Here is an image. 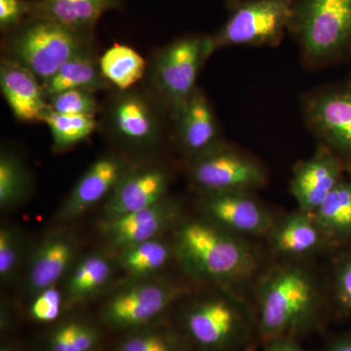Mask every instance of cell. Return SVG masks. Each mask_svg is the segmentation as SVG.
Instances as JSON below:
<instances>
[{"label":"cell","instance_id":"1","mask_svg":"<svg viewBox=\"0 0 351 351\" xmlns=\"http://www.w3.org/2000/svg\"><path fill=\"white\" fill-rule=\"evenodd\" d=\"M258 281L256 324L265 343L294 339L315 324L322 308V291L304 262L283 261Z\"/></svg>","mask_w":351,"mask_h":351},{"label":"cell","instance_id":"2","mask_svg":"<svg viewBox=\"0 0 351 351\" xmlns=\"http://www.w3.org/2000/svg\"><path fill=\"white\" fill-rule=\"evenodd\" d=\"M173 244L176 258L191 276L225 288L249 282L262 265L260 252L248 239L205 218L180 223Z\"/></svg>","mask_w":351,"mask_h":351},{"label":"cell","instance_id":"3","mask_svg":"<svg viewBox=\"0 0 351 351\" xmlns=\"http://www.w3.org/2000/svg\"><path fill=\"white\" fill-rule=\"evenodd\" d=\"M107 93L101 103L98 130L122 154H152L172 138L169 112L142 83Z\"/></svg>","mask_w":351,"mask_h":351},{"label":"cell","instance_id":"4","mask_svg":"<svg viewBox=\"0 0 351 351\" xmlns=\"http://www.w3.org/2000/svg\"><path fill=\"white\" fill-rule=\"evenodd\" d=\"M289 34L307 68L351 64V0H293Z\"/></svg>","mask_w":351,"mask_h":351},{"label":"cell","instance_id":"5","mask_svg":"<svg viewBox=\"0 0 351 351\" xmlns=\"http://www.w3.org/2000/svg\"><path fill=\"white\" fill-rule=\"evenodd\" d=\"M92 47H96L95 31L29 16L2 36L1 56L24 66L43 85L69 59Z\"/></svg>","mask_w":351,"mask_h":351},{"label":"cell","instance_id":"6","mask_svg":"<svg viewBox=\"0 0 351 351\" xmlns=\"http://www.w3.org/2000/svg\"><path fill=\"white\" fill-rule=\"evenodd\" d=\"M213 54L209 34H186L176 38L152 53L142 84L162 104L172 119L197 89L201 69Z\"/></svg>","mask_w":351,"mask_h":351},{"label":"cell","instance_id":"7","mask_svg":"<svg viewBox=\"0 0 351 351\" xmlns=\"http://www.w3.org/2000/svg\"><path fill=\"white\" fill-rule=\"evenodd\" d=\"M293 0H239L218 31L209 34L213 53L228 47H274L289 32Z\"/></svg>","mask_w":351,"mask_h":351},{"label":"cell","instance_id":"8","mask_svg":"<svg viewBox=\"0 0 351 351\" xmlns=\"http://www.w3.org/2000/svg\"><path fill=\"white\" fill-rule=\"evenodd\" d=\"M184 327L199 348L219 351L243 346L257 324L241 299L226 293L195 302L186 311Z\"/></svg>","mask_w":351,"mask_h":351},{"label":"cell","instance_id":"9","mask_svg":"<svg viewBox=\"0 0 351 351\" xmlns=\"http://www.w3.org/2000/svg\"><path fill=\"white\" fill-rule=\"evenodd\" d=\"M302 110L319 145L334 152L351 174V71L304 94Z\"/></svg>","mask_w":351,"mask_h":351},{"label":"cell","instance_id":"10","mask_svg":"<svg viewBox=\"0 0 351 351\" xmlns=\"http://www.w3.org/2000/svg\"><path fill=\"white\" fill-rule=\"evenodd\" d=\"M189 161V181L201 193H254L267 182L262 163L223 141Z\"/></svg>","mask_w":351,"mask_h":351},{"label":"cell","instance_id":"11","mask_svg":"<svg viewBox=\"0 0 351 351\" xmlns=\"http://www.w3.org/2000/svg\"><path fill=\"white\" fill-rule=\"evenodd\" d=\"M201 195L203 218L244 239L267 237L276 221L274 215L253 193L230 191Z\"/></svg>","mask_w":351,"mask_h":351},{"label":"cell","instance_id":"12","mask_svg":"<svg viewBox=\"0 0 351 351\" xmlns=\"http://www.w3.org/2000/svg\"><path fill=\"white\" fill-rule=\"evenodd\" d=\"M171 176L152 161L134 162L104 205V219L117 218L154 206L169 195Z\"/></svg>","mask_w":351,"mask_h":351},{"label":"cell","instance_id":"13","mask_svg":"<svg viewBox=\"0 0 351 351\" xmlns=\"http://www.w3.org/2000/svg\"><path fill=\"white\" fill-rule=\"evenodd\" d=\"M182 288L171 283H143L120 291L101 309V319L113 328L141 326L169 308Z\"/></svg>","mask_w":351,"mask_h":351},{"label":"cell","instance_id":"14","mask_svg":"<svg viewBox=\"0 0 351 351\" xmlns=\"http://www.w3.org/2000/svg\"><path fill=\"white\" fill-rule=\"evenodd\" d=\"M122 152H112L99 156L85 170L60 208V221L82 216L103 200H107L120 180L133 165Z\"/></svg>","mask_w":351,"mask_h":351},{"label":"cell","instance_id":"15","mask_svg":"<svg viewBox=\"0 0 351 351\" xmlns=\"http://www.w3.org/2000/svg\"><path fill=\"white\" fill-rule=\"evenodd\" d=\"M182 212L181 201L169 195L154 206L104 219L101 233L110 247L121 251L133 245L159 239L171 226L179 225Z\"/></svg>","mask_w":351,"mask_h":351},{"label":"cell","instance_id":"16","mask_svg":"<svg viewBox=\"0 0 351 351\" xmlns=\"http://www.w3.org/2000/svg\"><path fill=\"white\" fill-rule=\"evenodd\" d=\"M345 165L338 156L319 145L313 156L295 166L290 191L298 209L313 213L334 189L345 179Z\"/></svg>","mask_w":351,"mask_h":351},{"label":"cell","instance_id":"17","mask_svg":"<svg viewBox=\"0 0 351 351\" xmlns=\"http://www.w3.org/2000/svg\"><path fill=\"white\" fill-rule=\"evenodd\" d=\"M172 140L189 159L223 141L213 106L199 87L173 115Z\"/></svg>","mask_w":351,"mask_h":351},{"label":"cell","instance_id":"18","mask_svg":"<svg viewBox=\"0 0 351 351\" xmlns=\"http://www.w3.org/2000/svg\"><path fill=\"white\" fill-rule=\"evenodd\" d=\"M267 239L272 252L284 261L304 262L337 249L321 230L313 214L299 209L276 219Z\"/></svg>","mask_w":351,"mask_h":351},{"label":"cell","instance_id":"19","mask_svg":"<svg viewBox=\"0 0 351 351\" xmlns=\"http://www.w3.org/2000/svg\"><path fill=\"white\" fill-rule=\"evenodd\" d=\"M0 88L13 117L19 122H41L49 110L43 85L31 71L1 56Z\"/></svg>","mask_w":351,"mask_h":351},{"label":"cell","instance_id":"20","mask_svg":"<svg viewBox=\"0 0 351 351\" xmlns=\"http://www.w3.org/2000/svg\"><path fill=\"white\" fill-rule=\"evenodd\" d=\"M77 242L73 235L57 232L44 239L32 255L27 274V288L36 295L56 285L73 262Z\"/></svg>","mask_w":351,"mask_h":351},{"label":"cell","instance_id":"21","mask_svg":"<svg viewBox=\"0 0 351 351\" xmlns=\"http://www.w3.org/2000/svg\"><path fill=\"white\" fill-rule=\"evenodd\" d=\"M122 7V0H31L29 16L54 21L73 29L95 31L104 14Z\"/></svg>","mask_w":351,"mask_h":351},{"label":"cell","instance_id":"22","mask_svg":"<svg viewBox=\"0 0 351 351\" xmlns=\"http://www.w3.org/2000/svg\"><path fill=\"white\" fill-rule=\"evenodd\" d=\"M46 99L69 90H87L98 94L112 90L100 68V56L96 47L76 54L60 68L50 80L43 84Z\"/></svg>","mask_w":351,"mask_h":351},{"label":"cell","instance_id":"23","mask_svg":"<svg viewBox=\"0 0 351 351\" xmlns=\"http://www.w3.org/2000/svg\"><path fill=\"white\" fill-rule=\"evenodd\" d=\"M313 214L336 248L351 243V178H345Z\"/></svg>","mask_w":351,"mask_h":351},{"label":"cell","instance_id":"24","mask_svg":"<svg viewBox=\"0 0 351 351\" xmlns=\"http://www.w3.org/2000/svg\"><path fill=\"white\" fill-rule=\"evenodd\" d=\"M100 68L112 89L128 90L144 80L147 60L124 44H113L100 56Z\"/></svg>","mask_w":351,"mask_h":351},{"label":"cell","instance_id":"25","mask_svg":"<svg viewBox=\"0 0 351 351\" xmlns=\"http://www.w3.org/2000/svg\"><path fill=\"white\" fill-rule=\"evenodd\" d=\"M112 274V265L104 256L94 254L83 258L68 277L66 301L73 304L89 299L108 282Z\"/></svg>","mask_w":351,"mask_h":351},{"label":"cell","instance_id":"26","mask_svg":"<svg viewBox=\"0 0 351 351\" xmlns=\"http://www.w3.org/2000/svg\"><path fill=\"white\" fill-rule=\"evenodd\" d=\"M32 179L27 164L12 147H3L0 154V207L10 209L31 195Z\"/></svg>","mask_w":351,"mask_h":351},{"label":"cell","instance_id":"27","mask_svg":"<svg viewBox=\"0 0 351 351\" xmlns=\"http://www.w3.org/2000/svg\"><path fill=\"white\" fill-rule=\"evenodd\" d=\"M174 257V244L156 239L123 249L120 251L119 261L128 274L145 276L163 269Z\"/></svg>","mask_w":351,"mask_h":351},{"label":"cell","instance_id":"28","mask_svg":"<svg viewBox=\"0 0 351 351\" xmlns=\"http://www.w3.org/2000/svg\"><path fill=\"white\" fill-rule=\"evenodd\" d=\"M43 123L49 128L55 151L66 152L89 138L98 130L97 117L84 115L62 114L47 110Z\"/></svg>","mask_w":351,"mask_h":351},{"label":"cell","instance_id":"29","mask_svg":"<svg viewBox=\"0 0 351 351\" xmlns=\"http://www.w3.org/2000/svg\"><path fill=\"white\" fill-rule=\"evenodd\" d=\"M98 341L93 327L80 321L64 323L53 332L50 351H92Z\"/></svg>","mask_w":351,"mask_h":351},{"label":"cell","instance_id":"30","mask_svg":"<svg viewBox=\"0 0 351 351\" xmlns=\"http://www.w3.org/2000/svg\"><path fill=\"white\" fill-rule=\"evenodd\" d=\"M96 95L87 90H69L50 97L48 105L51 110L62 114L97 117L100 115L101 103Z\"/></svg>","mask_w":351,"mask_h":351},{"label":"cell","instance_id":"31","mask_svg":"<svg viewBox=\"0 0 351 351\" xmlns=\"http://www.w3.org/2000/svg\"><path fill=\"white\" fill-rule=\"evenodd\" d=\"M341 249L332 271V298L341 313L351 315V243Z\"/></svg>","mask_w":351,"mask_h":351},{"label":"cell","instance_id":"32","mask_svg":"<svg viewBox=\"0 0 351 351\" xmlns=\"http://www.w3.org/2000/svg\"><path fill=\"white\" fill-rule=\"evenodd\" d=\"M24 251L20 232L10 226L0 228V278L2 283L11 282L17 274Z\"/></svg>","mask_w":351,"mask_h":351},{"label":"cell","instance_id":"33","mask_svg":"<svg viewBox=\"0 0 351 351\" xmlns=\"http://www.w3.org/2000/svg\"><path fill=\"white\" fill-rule=\"evenodd\" d=\"M34 295L29 308L32 319L39 323H50L59 318L64 297L56 285L44 289Z\"/></svg>","mask_w":351,"mask_h":351},{"label":"cell","instance_id":"34","mask_svg":"<svg viewBox=\"0 0 351 351\" xmlns=\"http://www.w3.org/2000/svg\"><path fill=\"white\" fill-rule=\"evenodd\" d=\"M119 351H180L177 343L160 332L134 335L122 341Z\"/></svg>","mask_w":351,"mask_h":351},{"label":"cell","instance_id":"35","mask_svg":"<svg viewBox=\"0 0 351 351\" xmlns=\"http://www.w3.org/2000/svg\"><path fill=\"white\" fill-rule=\"evenodd\" d=\"M31 15V0H0V29L12 31Z\"/></svg>","mask_w":351,"mask_h":351},{"label":"cell","instance_id":"36","mask_svg":"<svg viewBox=\"0 0 351 351\" xmlns=\"http://www.w3.org/2000/svg\"><path fill=\"white\" fill-rule=\"evenodd\" d=\"M263 351H306L293 338H280L267 341Z\"/></svg>","mask_w":351,"mask_h":351},{"label":"cell","instance_id":"37","mask_svg":"<svg viewBox=\"0 0 351 351\" xmlns=\"http://www.w3.org/2000/svg\"><path fill=\"white\" fill-rule=\"evenodd\" d=\"M327 351H351V332L335 339Z\"/></svg>","mask_w":351,"mask_h":351},{"label":"cell","instance_id":"38","mask_svg":"<svg viewBox=\"0 0 351 351\" xmlns=\"http://www.w3.org/2000/svg\"><path fill=\"white\" fill-rule=\"evenodd\" d=\"M239 0H223V2H225L226 8L228 9V10H230V9L232 8L233 6L235 5V4L239 2Z\"/></svg>","mask_w":351,"mask_h":351},{"label":"cell","instance_id":"39","mask_svg":"<svg viewBox=\"0 0 351 351\" xmlns=\"http://www.w3.org/2000/svg\"><path fill=\"white\" fill-rule=\"evenodd\" d=\"M0 351H12V350H10V348H2V350Z\"/></svg>","mask_w":351,"mask_h":351}]
</instances>
